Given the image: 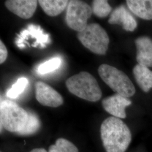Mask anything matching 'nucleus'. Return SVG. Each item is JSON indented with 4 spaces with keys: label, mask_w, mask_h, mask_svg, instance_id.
<instances>
[{
    "label": "nucleus",
    "mask_w": 152,
    "mask_h": 152,
    "mask_svg": "<svg viewBox=\"0 0 152 152\" xmlns=\"http://www.w3.org/2000/svg\"><path fill=\"white\" fill-rule=\"evenodd\" d=\"M28 117V112L16 103L9 100L1 102V131L4 128L9 132L19 133L26 124Z\"/></svg>",
    "instance_id": "20e7f679"
},
{
    "label": "nucleus",
    "mask_w": 152,
    "mask_h": 152,
    "mask_svg": "<svg viewBox=\"0 0 152 152\" xmlns=\"http://www.w3.org/2000/svg\"><path fill=\"white\" fill-rule=\"evenodd\" d=\"M137 52H152V39L147 36L136 38L135 41Z\"/></svg>",
    "instance_id": "aec40b11"
},
{
    "label": "nucleus",
    "mask_w": 152,
    "mask_h": 152,
    "mask_svg": "<svg viewBox=\"0 0 152 152\" xmlns=\"http://www.w3.org/2000/svg\"><path fill=\"white\" fill-rule=\"evenodd\" d=\"M131 103L132 102L129 98L117 93L104 99L102 103L103 108L108 113L118 118L126 117L125 108L130 105Z\"/></svg>",
    "instance_id": "1a4fd4ad"
},
{
    "label": "nucleus",
    "mask_w": 152,
    "mask_h": 152,
    "mask_svg": "<svg viewBox=\"0 0 152 152\" xmlns=\"http://www.w3.org/2000/svg\"><path fill=\"white\" fill-rule=\"evenodd\" d=\"M100 135L107 152H125L130 144L132 135L129 127L123 121L113 116L104 121Z\"/></svg>",
    "instance_id": "f257e3e1"
},
{
    "label": "nucleus",
    "mask_w": 152,
    "mask_h": 152,
    "mask_svg": "<svg viewBox=\"0 0 152 152\" xmlns=\"http://www.w3.org/2000/svg\"><path fill=\"white\" fill-rule=\"evenodd\" d=\"M61 63V58L55 57L39 65L37 71L40 75H45L56 70L60 66Z\"/></svg>",
    "instance_id": "6ab92c4d"
},
{
    "label": "nucleus",
    "mask_w": 152,
    "mask_h": 152,
    "mask_svg": "<svg viewBox=\"0 0 152 152\" xmlns=\"http://www.w3.org/2000/svg\"><path fill=\"white\" fill-rule=\"evenodd\" d=\"M28 117L24 128L18 134L20 135H29L36 132L40 127V121L38 116L32 112H28Z\"/></svg>",
    "instance_id": "2eb2a0df"
},
{
    "label": "nucleus",
    "mask_w": 152,
    "mask_h": 152,
    "mask_svg": "<svg viewBox=\"0 0 152 152\" xmlns=\"http://www.w3.org/2000/svg\"><path fill=\"white\" fill-rule=\"evenodd\" d=\"M69 92L77 97L96 102L102 96V92L95 78L87 72L72 76L65 82Z\"/></svg>",
    "instance_id": "f03ea898"
},
{
    "label": "nucleus",
    "mask_w": 152,
    "mask_h": 152,
    "mask_svg": "<svg viewBox=\"0 0 152 152\" xmlns=\"http://www.w3.org/2000/svg\"><path fill=\"white\" fill-rule=\"evenodd\" d=\"M133 74L137 84L145 92L152 88V71L148 67L137 64L133 69Z\"/></svg>",
    "instance_id": "ddd939ff"
},
{
    "label": "nucleus",
    "mask_w": 152,
    "mask_h": 152,
    "mask_svg": "<svg viewBox=\"0 0 152 152\" xmlns=\"http://www.w3.org/2000/svg\"><path fill=\"white\" fill-rule=\"evenodd\" d=\"M126 4L136 16L144 20H152V0H127Z\"/></svg>",
    "instance_id": "f8f14e48"
},
{
    "label": "nucleus",
    "mask_w": 152,
    "mask_h": 152,
    "mask_svg": "<svg viewBox=\"0 0 152 152\" xmlns=\"http://www.w3.org/2000/svg\"><path fill=\"white\" fill-rule=\"evenodd\" d=\"M7 57V50L5 45L0 41V63L2 64L5 62Z\"/></svg>",
    "instance_id": "4be33fe9"
},
{
    "label": "nucleus",
    "mask_w": 152,
    "mask_h": 152,
    "mask_svg": "<svg viewBox=\"0 0 152 152\" xmlns=\"http://www.w3.org/2000/svg\"><path fill=\"white\" fill-rule=\"evenodd\" d=\"M108 23L110 24L121 25L125 31L130 32L134 31L137 26L136 19L124 5L120 6L112 11Z\"/></svg>",
    "instance_id": "9d476101"
},
{
    "label": "nucleus",
    "mask_w": 152,
    "mask_h": 152,
    "mask_svg": "<svg viewBox=\"0 0 152 152\" xmlns=\"http://www.w3.org/2000/svg\"><path fill=\"white\" fill-rule=\"evenodd\" d=\"M136 60L138 64L148 68L152 67V52H137Z\"/></svg>",
    "instance_id": "412c9836"
},
{
    "label": "nucleus",
    "mask_w": 152,
    "mask_h": 152,
    "mask_svg": "<svg viewBox=\"0 0 152 152\" xmlns=\"http://www.w3.org/2000/svg\"><path fill=\"white\" fill-rule=\"evenodd\" d=\"M29 36L36 39V41L32 45L34 48L40 46L41 48H44L46 46L47 44L50 42L49 34L44 33V31L41 28L40 26L31 24L28 25L27 29L23 30L18 35L16 40L17 46L22 49L26 47V44L29 46V44L26 41V39H28Z\"/></svg>",
    "instance_id": "0eeeda50"
},
{
    "label": "nucleus",
    "mask_w": 152,
    "mask_h": 152,
    "mask_svg": "<svg viewBox=\"0 0 152 152\" xmlns=\"http://www.w3.org/2000/svg\"><path fill=\"white\" fill-rule=\"evenodd\" d=\"M66 0H39L38 4L44 12L49 16H55L59 15L64 10L68 5Z\"/></svg>",
    "instance_id": "4468645a"
},
{
    "label": "nucleus",
    "mask_w": 152,
    "mask_h": 152,
    "mask_svg": "<svg viewBox=\"0 0 152 152\" xmlns=\"http://www.w3.org/2000/svg\"><path fill=\"white\" fill-rule=\"evenodd\" d=\"M48 152H78V149L71 141L59 138L57 139L55 144L49 147Z\"/></svg>",
    "instance_id": "dca6fc26"
},
{
    "label": "nucleus",
    "mask_w": 152,
    "mask_h": 152,
    "mask_svg": "<svg viewBox=\"0 0 152 152\" xmlns=\"http://www.w3.org/2000/svg\"><path fill=\"white\" fill-rule=\"evenodd\" d=\"M36 0H7L5 2L6 7L22 19H28L34 14L37 6Z\"/></svg>",
    "instance_id": "9b49d317"
},
{
    "label": "nucleus",
    "mask_w": 152,
    "mask_h": 152,
    "mask_svg": "<svg viewBox=\"0 0 152 152\" xmlns=\"http://www.w3.org/2000/svg\"><path fill=\"white\" fill-rule=\"evenodd\" d=\"M36 98L44 106L56 108L63 104V99L53 87L43 82L35 83Z\"/></svg>",
    "instance_id": "6e6552de"
},
{
    "label": "nucleus",
    "mask_w": 152,
    "mask_h": 152,
    "mask_svg": "<svg viewBox=\"0 0 152 152\" xmlns=\"http://www.w3.org/2000/svg\"><path fill=\"white\" fill-rule=\"evenodd\" d=\"M92 12L99 18L108 16L112 11V7L107 1L95 0L92 2Z\"/></svg>",
    "instance_id": "f3484780"
},
{
    "label": "nucleus",
    "mask_w": 152,
    "mask_h": 152,
    "mask_svg": "<svg viewBox=\"0 0 152 152\" xmlns=\"http://www.w3.org/2000/svg\"><path fill=\"white\" fill-rule=\"evenodd\" d=\"M29 152H48L44 148H35Z\"/></svg>",
    "instance_id": "5701e85b"
},
{
    "label": "nucleus",
    "mask_w": 152,
    "mask_h": 152,
    "mask_svg": "<svg viewBox=\"0 0 152 152\" xmlns=\"http://www.w3.org/2000/svg\"><path fill=\"white\" fill-rule=\"evenodd\" d=\"M77 37L82 44L91 52L98 55L106 54L109 44L107 32L99 24H89L86 28L78 32Z\"/></svg>",
    "instance_id": "39448f33"
},
{
    "label": "nucleus",
    "mask_w": 152,
    "mask_h": 152,
    "mask_svg": "<svg viewBox=\"0 0 152 152\" xmlns=\"http://www.w3.org/2000/svg\"><path fill=\"white\" fill-rule=\"evenodd\" d=\"M101 78L113 91L126 98L134 95L136 90L129 77L113 66L104 64L98 68Z\"/></svg>",
    "instance_id": "7ed1b4c3"
},
{
    "label": "nucleus",
    "mask_w": 152,
    "mask_h": 152,
    "mask_svg": "<svg viewBox=\"0 0 152 152\" xmlns=\"http://www.w3.org/2000/svg\"><path fill=\"white\" fill-rule=\"evenodd\" d=\"M28 84V80L25 77L19 78L6 92V96L11 99H16L22 94Z\"/></svg>",
    "instance_id": "a211bd4d"
},
{
    "label": "nucleus",
    "mask_w": 152,
    "mask_h": 152,
    "mask_svg": "<svg viewBox=\"0 0 152 152\" xmlns=\"http://www.w3.org/2000/svg\"><path fill=\"white\" fill-rule=\"evenodd\" d=\"M92 13V8L86 3L81 1H70L67 6L65 22L69 27L80 32L87 27V20Z\"/></svg>",
    "instance_id": "423d86ee"
}]
</instances>
